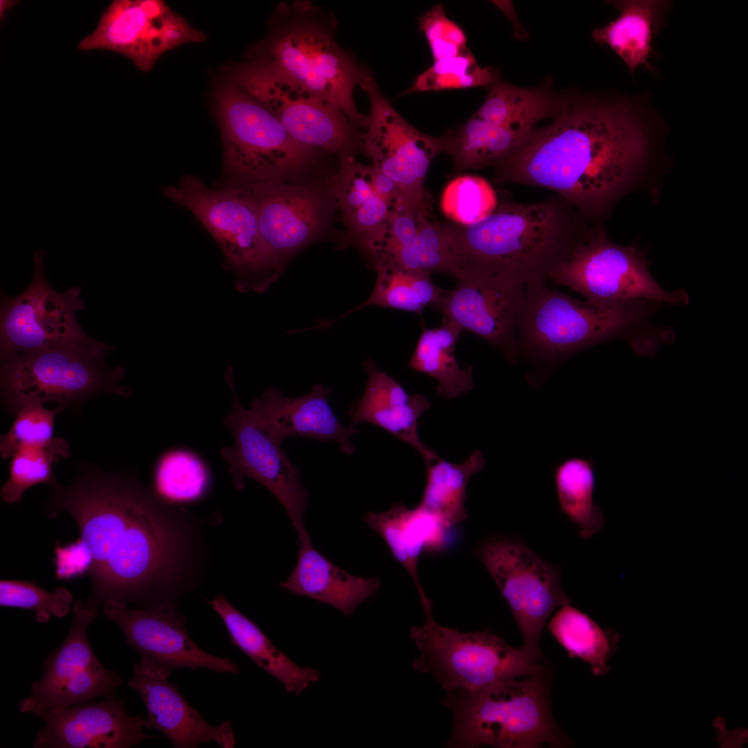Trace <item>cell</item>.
Instances as JSON below:
<instances>
[{
	"instance_id": "1",
	"label": "cell",
	"mask_w": 748,
	"mask_h": 748,
	"mask_svg": "<svg viewBox=\"0 0 748 748\" xmlns=\"http://www.w3.org/2000/svg\"><path fill=\"white\" fill-rule=\"evenodd\" d=\"M52 488L47 515L72 517L91 555L84 605L98 612L109 600L147 607L164 602L178 540L152 494L130 477L97 471L80 472L69 485Z\"/></svg>"
},
{
	"instance_id": "2",
	"label": "cell",
	"mask_w": 748,
	"mask_h": 748,
	"mask_svg": "<svg viewBox=\"0 0 748 748\" xmlns=\"http://www.w3.org/2000/svg\"><path fill=\"white\" fill-rule=\"evenodd\" d=\"M563 103H558L549 125L534 127L493 166V179L553 190L588 217L627 187L645 158L647 141L622 104Z\"/></svg>"
},
{
	"instance_id": "3",
	"label": "cell",
	"mask_w": 748,
	"mask_h": 748,
	"mask_svg": "<svg viewBox=\"0 0 748 748\" xmlns=\"http://www.w3.org/2000/svg\"><path fill=\"white\" fill-rule=\"evenodd\" d=\"M585 217L560 195L527 204L504 202L470 226L445 223L457 268L516 288L545 283L592 233Z\"/></svg>"
},
{
	"instance_id": "4",
	"label": "cell",
	"mask_w": 748,
	"mask_h": 748,
	"mask_svg": "<svg viewBox=\"0 0 748 748\" xmlns=\"http://www.w3.org/2000/svg\"><path fill=\"white\" fill-rule=\"evenodd\" d=\"M336 24L333 15L310 1L282 3L248 60L281 71L336 105L355 127L367 128L369 116L358 111L353 93L373 75L339 46Z\"/></svg>"
},
{
	"instance_id": "5",
	"label": "cell",
	"mask_w": 748,
	"mask_h": 748,
	"mask_svg": "<svg viewBox=\"0 0 748 748\" xmlns=\"http://www.w3.org/2000/svg\"><path fill=\"white\" fill-rule=\"evenodd\" d=\"M650 303L595 304L545 283L526 286L516 319V362L556 364L591 346L630 336L646 321Z\"/></svg>"
},
{
	"instance_id": "6",
	"label": "cell",
	"mask_w": 748,
	"mask_h": 748,
	"mask_svg": "<svg viewBox=\"0 0 748 748\" xmlns=\"http://www.w3.org/2000/svg\"><path fill=\"white\" fill-rule=\"evenodd\" d=\"M542 674L507 679L474 692H446L440 702L453 713L447 747L561 746Z\"/></svg>"
},
{
	"instance_id": "7",
	"label": "cell",
	"mask_w": 748,
	"mask_h": 748,
	"mask_svg": "<svg viewBox=\"0 0 748 748\" xmlns=\"http://www.w3.org/2000/svg\"><path fill=\"white\" fill-rule=\"evenodd\" d=\"M114 349L88 337L10 358L1 365V399L17 413L29 404L66 407L103 394L130 395L134 390L120 385L124 369L105 364Z\"/></svg>"
},
{
	"instance_id": "8",
	"label": "cell",
	"mask_w": 748,
	"mask_h": 748,
	"mask_svg": "<svg viewBox=\"0 0 748 748\" xmlns=\"http://www.w3.org/2000/svg\"><path fill=\"white\" fill-rule=\"evenodd\" d=\"M215 107L228 185L281 181L317 152L296 141L272 114L228 80L215 91Z\"/></svg>"
},
{
	"instance_id": "9",
	"label": "cell",
	"mask_w": 748,
	"mask_h": 748,
	"mask_svg": "<svg viewBox=\"0 0 748 748\" xmlns=\"http://www.w3.org/2000/svg\"><path fill=\"white\" fill-rule=\"evenodd\" d=\"M425 622L413 626L409 636L419 655L413 668L431 673L446 692H474L498 682L542 673L520 648H513L488 630L463 632L444 627L432 614V602L419 595Z\"/></svg>"
},
{
	"instance_id": "10",
	"label": "cell",
	"mask_w": 748,
	"mask_h": 748,
	"mask_svg": "<svg viewBox=\"0 0 748 748\" xmlns=\"http://www.w3.org/2000/svg\"><path fill=\"white\" fill-rule=\"evenodd\" d=\"M226 75L301 144L332 153L364 152V133L355 130L336 105L276 69L248 60Z\"/></svg>"
},
{
	"instance_id": "11",
	"label": "cell",
	"mask_w": 748,
	"mask_h": 748,
	"mask_svg": "<svg viewBox=\"0 0 748 748\" xmlns=\"http://www.w3.org/2000/svg\"><path fill=\"white\" fill-rule=\"evenodd\" d=\"M477 555L510 608L523 639L519 648L529 660L538 663L540 636L547 619L555 608L571 603L559 569L515 539L489 540Z\"/></svg>"
},
{
	"instance_id": "12",
	"label": "cell",
	"mask_w": 748,
	"mask_h": 748,
	"mask_svg": "<svg viewBox=\"0 0 748 748\" xmlns=\"http://www.w3.org/2000/svg\"><path fill=\"white\" fill-rule=\"evenodd\" d=\"M549 280L595 304L634 301L679 305L688 303L684 290L668 292L657 283L635 247L614 244L600 230H594Z\"/></svg>"
},
{
	"instance_id": "13",
	"label": "cell",
	"mask_w": 748,
	"mask_h": 748,
	"mask_svg": "<svg viewBox=\"0 0 748 748\" xmlns=\"http://www.w3.org/2000/svg\"><path fill=\"white\" fill-rule=\"evenodd\" d=\"M161 191L196 217L231 269L250 274L279 269L260 234L255 205L241 186L211 189L199 178L185 175Z\"/></svg>"
},
{
	"instance_id": "14",
	"label": "cell",
	"mask_w": 748,
	"mask_h": 748,
	"mask_svg": "<svg viewBox=\"0 0 748 748\" xmlns=\"http://www.w3.org/2000/svg\"><path fill=\"white\" fill-rule=\"evenodd\" d=\"M69 632L62 644L44 659L41 678L19 703V711L40 717L57 709L91 703L98 697H115L122 683L116 670L106 668L94 654L87 627L98 612L77 600Z\"/></svg>"
},
{
	"instance_id": "15",
	"label": "cell",
	"mask_w": 748,
	"mask_h": 748,
	"mask_svg": "<svg viewBox=\"0 0 748 748\" xmlns=\"http://www.w3.org/2000/svg\"><path fill=\"white\" fill-rule=\"evenodd\" d=\"M226 380L231 393V409L224 424L234 443L220 452L229 465L234 486L240 490L245 480L253 479L268 489L284 507L298 535L308 533L303 522L308 491L302 485L299 469L287 452L240 403L231 366Z\"/></svg>"
},
{
	"instance_id": "16",
	"label": "cell",
	"mask_w": 748,
	"mask_h": 748,
	"mask_svg": "<svg viewBox=\"0 0 748 748\" xmlns=\"http://www.w3.org/2000/svg\"><path fill=\"white\" fill-rule=\"evenodd\" d=\"M44 256L41 249L35 253V274L26 289L1 302L2 362L89 337L76 319V313L85 306L81 287H72L64 292L53 290L44 274Z\"/></svg>"
},
{
	"instance_id": "17",
	"label": "cell",
	"mask_w": 748,
	"mask_h": 748,
	"mask_svg": "<svg viewBox=\"0 0 748 748\" xmlns=\"http://www.w3.org/2000/svg\"><path fill=\"white\" fill-rule=\"evenodd\" d=\"M103 616L121 630L127 644L140 656L136 664L145 672L168 679L174 670L183 668L239 673L229 659L206 652L190 639L185 618L169 601L133 609L109 600L103 606Z\"/></svg>"
},
{
	"instance_id": "18",
	"label": "cell",
	"mask_w": 748,
	"mask_h": 748,
	"mask_svg": "<svg viewBox=\"0 0 748 748\" xmlns=\"http://www.w3.org/2000/svg\"><path fill=\"white\" fill-rule=\"evenodd\" d=\"M193 27L161 0H115L103 12L96 30L78 48L121 53L142 71H150L165 53L187 43L205 40Z\"/></svg>"
},
{
	"instance_id": "19",
	"label": "cell",
	"mask_w": 748,
	"mask_h": 748,
	"mask_svg": "<svg viewBox=\"0 0 748 748\" xmlns=\"http://www.w3.org/2000/svg\"><path fill=\"white\" fill-rule=\"evenodd\" d=\"M361 88L368 95L371 110L363 135L364 153L413 202L432 204L424 184L431 162L441 153L439 136L426 134L403 118L382 94L373 76Z\"/></svg>"
},
{
	"instance_id": "20",
	"label": "cell",
	"mask_w": 748,
	"mask_h": 748,
	"mask_svg": "<svg viewBox=\"0 0 748 748\" xmlns=\"http://www.w3.org/2000/svg\"><path fill=\"white\" fill-rule=\"evenodd\" d=\"M431 211V205H424L398 211L369 235L360 248L373 267L455 276L457 268L444 224Z\"/></svg>"
},
{
	"instance_id": "21",
	"label": "cell",
	"mask_w": 748,
	"mask_h": 748,
	"mask_svg": "<svg viewBox=\"0 0 748 748\" xmlns=\"http://www.w3.org/2000/svg\"><path fill=\"white\" fill-rule=\"evenodd\" d=\"M34 748H127L157 736L146 735L145 718L131 716L122 699L106 698L48 711L40 716Z\"/></svg>"
},
{
	"instance_id": "22",
	"label": "cell",
	"mask_w": 748,
	"mask_h": 748,
	"mask_svg": "<svg viewBox=\"0 0 748 748\" xmlns=\"http://www.w3.org/2000/svg\"><path fill=\"white\" fill-rule=\"evenodd\" d=\"M456 280L454 289L446 290L433 308L516 363V319L524 288L474 276H461Z\"/></svg>"
},
{
	"instance_id": "23",
	"label": "cell",
	"mask_w": 748,
	"mask_h": 748,
	"mask_svg": "<svg viewBox=\"0 0 748 748\" xmlns=\"http://www.w3.org/2000/svg\"><path fill=\"white\" fill-rule=\"evenodd\" d=\"M253 202L261 238L279 268L284 258L316 234L322 221L319 197L281 181L242 185Z\"/></svg>"
},
{
	"instance_id": "24",
	"label": "cell",
	"mask_w": 748,
	"mask_h": 748,
	"mask_svg": "<svg viewBox=\"0 0 748 748\" xmlns=\"http://www.w3.org/2000/svg\"><path fill=\"white\" fill-rule=\"evenodd\" d=\"M332 388L315 384L300 397H287L275 388L266 389L249 409L258 423L278 443L287 438L301 436L321 442L333 440L341 452H355L350 438L360 431L344 425L329 404Z\"/></svg>"
},
{
	"instance_id": "25",
	"label": "cell",
	"mask_w": 748,
	"mask_h": 748,
	"mask_svg": "<svg viewBox=\"0 0 748 748\" xmlns=\"http://www.w3.org/2000/svg\"><path fill=\"white\" fill-rule=\"evenodd\" d=\"M127 685L143 701L147 715L145 727L160 731L174 747H197L210 741L224 748L235 747L231 722L226 720L219 726L209 724L168 678L145 672L134 664V675Z\"/></svg>"
},
{
	"instance_id": "26",
	"label": "cell",
	"mask_w": 748,
	"mask_h": 748,
	"mask_svg": "<svg viewBox=\"0 0 748 748\" xmlns=\"http://www.w3.org/2000/svg\"><path fill=\"white\" fill-rule=\"evenodd\" d=\"M362 366L368 382L362 396L350 406L348 416L353 425L369 422L411 446L429 463L439 458L418 434V420L430 407V402L420 394H409L403 386L385 372L379 370L371 359Z\"/></svg>"
},
{
	"instance_id": "27",
	"label": "cell",
	"mask_w": 748,
	"mask_h": 748,
	"mask_svg": "<svg viewBox=\"0 0 748 748\" xmlns=\"http://www.w3.org/2000/svg\"><path fill=\"white\" fill-rule=\"evenodd\" d=\"M279 585L294 595L331 605L348 616L377 593L381 583L377 578L357 577L335 566L313 546L307 533L299 535L297 563Z\"/></svg>"
},
{
	"instance_id": "28",
	"label": "cell",
	"mask_w": 748,
	"mask_h": 748,
	"mask_svg": "<svg viewBox=\"0 0 748 748\" xmlns=\"http://www.w3.org/2000/svg\"><path fill=\"white\" fill-rule=\"evenodd\" d=\"M363 519L383 538L393 556L411 576L418 591L423 590L418 573L419 558L423 551L443 549L450 528L419 505L408 508L393 504L386 511L366 513Z\"/></svg>"
},
{
	"instance_id": "29",
	"label": "cell",
	"mask_w": 748,
	"mask_h": 748,
	"mask_svg": "<svg viewBox=\"0 0 748 748\" xmlns=\"http://www.w3.org/2000/svg\"><path fill=\"white\" fill-rule=\"evenodd\" d=\"M332 186L344 222L359 247L398 212L378 189L374 167L358 163L348 153L341 154L339 170Z\"/></svg>"
},
{
	"instance_id": "30",
	"label": "cell",
	"mask_w": 748,
	"mask_h": 748,
	"mask_svg": "<svg viewBox=\"0 0 748 748\" xmlns=\"http://www.w3.org/2000/svg\"><path fill=\"white\" fill-rule=\"evenodd\" d=\"M211 604L222 618L231 643L280 682L287 692L299 695L311 683L319 679L317 669L297 666L222 596L213 599Z\"/></svg>"
},
{
	"instance_id": "31",
	"label": "cell",
	"mask_w": 748,
	"mask_h": 748,
	"mask_svg": "<svg viewBox=\"0 0 748 748\" xmlns=\"http://www.w3.org/2000/svg\"><path fill=\"white\" fill-rule=\"evenodd\" d=\"M462 330L446 318L438 328L423 327L409 363L413 370L434 378L437 392L447 399L458 398L474 386L472 366L461 367L454 353Z\"/></svg>"
},
{
	"instance_id": "32",
	"label": "cell",
	"mask_w": 748,
	"mask_h": 748,
	"mask_svg": "<svg viewBox=\"0 0 748 748\" xmlns=\"http://www.w3.org/2000/svg\"><path fill=\"white\" fill-rule=\"evenodd\" d=\"M528 132L493 125L472 116L463 125L439 136L441 152L451 157L452 175H455L470 168L494 166L511 152Z\"/></svg>"
},
{
	"instance_id": "33",
	"label": "cell",
	"mask_w": 748,
	"mask_h": 748,
	"mask_svg": "<svg viewBox=\"0 0 748 748\" xmlns=\"http://www.w3.org/2000/svg\"><path fill=\"white\" fill-rule=\"evenodd\" d=\"M619 17L604 27L596 28V42L609 46L633 73L639 65L652 70L648 62L656 30L659 6L656 1H616Z\"/></svg>"
},
{
	"instance_id": "34",
	"label": "cell",
	"mask_w": 748,
	"mask_h": 748,
	"mask_svg": "<svg viewBox=\"0 0 748 748\" xmlns=\"http://www.w3.org/2000/svg\"><path fill=\"white\" fill-rule=\"evenodd\" d=\"M427 464L425 486L418 505L449 528L465 521L467 486L471 477L485 466L483 453L474 451L461 463L439 458Z\"/></svg>"
},
{
	"instance_id": "35",
	"label": "cell",
	"mask_w": 748,
	"mask_h": 748,
	"mask_svg": "<svg viewBox=\"0 0 748 748\" xmlns=\"http://www.w3.org/2000/svg\"><path fill=\"white\" fill-rule=\"evenodd\" d=\"M548 629L570 657L590 664L595 675H606L607 661L616 650L618 634L603 630L589 616L569 605H564L551 619Z\"/></svg>"
},
{
	"instance_id": "36",
	"label": "cell",
	"mask_w": 748,
	"mask_h": 748,
	"mask_svg": "<svg viewBox=\"0 0 748 748\" xmlns=\"http://www.w3.org/2000/svg\"><path fill=\"white\" fill-rule=\"evenodd\" d=\"M558 503L562 513L579 528L582 539H589L604 524V517L593 501L595 474L590 459L571 457L553 469Z\"/></svg>"
},
{
	"instance_id": "37",
	"label": "cell",
	"mask_w": 748,
	"mask_h": 748,
	"mask_svg": "<svg viewBox=\"0 0 748 748\" xmlns=\"http://www.w3.org/2000/svg\"><path fill=\"white\" fill-rule=\"evenodd\" d=\"M374 268L377 271V279L368 298L336 320L319 324L320 329L370 305L421 314L426 306L433 307L446 292L432 282L429 274L391 267Z\"/></svg>"
},
{
	"instance_id": "38",
	"label": "cell",
	"mask_w": 748,
	"mask_h": 748,
	"mask_svg": "<svg viewBox=\"0 0 748 748\" xmlns=\"http://www.w3.org/2000/svg\"><path fill=\"white\" fill-rule=\"evenodd\" d=\"M475 117L493 125L528 132L553 114L557 103L544 91L524 89L497 79Z\"/></svg>"
},
{
	"instance_id": "39",
	"label": "cell",
	"mask_w": 748,
	"mask_h": 748,
	"mask_svg": "<svg viewBox=\"0 0 748 748\" xmlns=\"http://www.w3.org/2000/svg\"><path fill=\"white\" fill-rule=\"evenodd\" d=\"M69 455V447H21L12 456L9 478L0 492L1 499L7 503L16 504L22 500L23 493L35 485L57 486L53 464L60 458Z\"/></svg>"
},
{
	"instance_id": "40",
	"label": "cell",
	"mask_w": 748,
	"mask_h": 748,
	"mask_svg": "<svg viewBox=\"0 0 748 748\" xmlns=\"http://www.w3.org/2000/svg\"><path fill=\"white\" fill-rule=\"evenodd\" d=\"M497 79L490 66H481L469 50L460 55L434 61L403 93L489 87Z\"/></svg>"
},
{
	"instance_id": "41",
	"label": "cell",
	"mask_w": 748,
	"mask_h": 748,
	"mask_svg": "<svg viewBox=\"0 0 748 748\" xmlns=\"http://www.w3.org/2000/svg\"><path fill=\"white\" fill-rule=\"evenodd\" d=\"M208 483V472L202 461L186 451L166 454L155 470L156 489L159 495L168 499H195L203 495Z\"/></svg>"
},
{
	"instance_id": "42",
	"label": "cell",
	"mask_w": 748,
	"mask_h": 748,
	"mask_svg": "<svg viewBox=\"0 0 748 748\" xmlns=\"http://www.w3.org/2000/svg\"><path fill=\"white\" fill-rule=\"evenodd\" d=\"M498 204L495 190L485 179L473 175L458 177L445 187L441 208L456 224L470 226L489 216Z\"/></svg>"
},
{
	"instance_id": "43",
	"label": "cell",
	"mask_w": 748,
	"mask_h": 748,
	"mask_svg": "<svg viewBox=\"0 0 748 748\" xmlns=\"http://www.w3.org/2000/svg\"><path fill=\"white\" fill-rule=\"evenodd\" d=\"M64 409V407L58 406L48 409L42 404L37 403L22 407L17 413L10 430L1 436V456L5 459L12 457L19 448L25 445L69 447L63 438L53 437L55 416Z\"/></svg>"
},
{
	"instance_id": "44",
	"label": "cell",
	"mask_w": 748,
	"mask_h": 748,
	"mask_svg": "<svg viewBox=\"0 0 748 748\" xmlns=\"http://www.w3.org/2000/svg\"><path fill=\"white\" fill-rule=\"evenodd\" d=\"M73 595L64 587L48 591L34 581L1 580L0 605L33 610L38 623L48 622L52 616H66L70 611Z\"/></svg>"
},
{
	"instance_id": "45",
	"label": "cell",
	"mask_w": 748,
	"mask_h": 748,
	"mask_svg": "<svg viewBox=\"0 0 748 748\" xmlns=\"http://www.w3.org/2000/svg\"><path fill=\"white\" fill-rule=\"evenodd\" d=\"M418 27L425 36L434 61L460 55L469 51L463 30L447 17L442 3L422 15L418 19Z\"/></svg>"
},
{
	"instance_id": "46",
	"label": "cell",
	"mask_w": 748,
	"mask_h": 748,
	"mask_svg": "<svg viewBox=\"0 0 748 748\" xmlns=\"http://www.w3.org/2000/svg\"><path fill=\"white\" fill-rule=\"evenodd\" d=\"M54 553L55 573L57 579L69 580L89 573L91 555L80 538L74 542L57 546Z\"/></svg>"
}]
</instances>
